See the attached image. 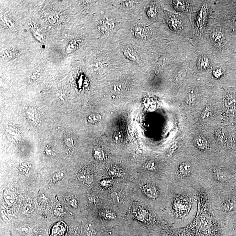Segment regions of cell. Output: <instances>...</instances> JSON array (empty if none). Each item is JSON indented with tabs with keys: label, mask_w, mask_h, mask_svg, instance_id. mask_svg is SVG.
<instances>
[{
	"label": "cell",
	"mask_w": 236,
	"mask_h": 236,
	"mask_svg": "<svg viewBox=\"0 0 236 236\" xmlns=\"http://www.w3.org/2000/svg\"><path fill=\"white\" fill-rule=\"evenodd\" d=\"M93 155L96 160L99 161L104 160L105 156V153L103 150L99 147H96L93 149Z\"/></svg>",
	"instance_id": "cell-11"
},
{
	"label": "cell",
	"mask_w": 236,
	"mask_h": 236,
	"mask_svg": "<svg viewBox=\"0 0 236 236\" xmlns=\"http://www.w3.org/2000/svg\"><path fill=\"white\" fill-rule=\"evenodd\" d=\"M109 176L112 177H120L122 176V172L121 171L116 169H110L109 171Z\"/></svg>",
	"instance_id": "cell-20"
},
{
	"label": "cell",
	"mask_w": 236,
	"mask_h": 236,
	"mask_svg": "<svg viewBox=\"0 0 236 236\" xmlns=\"http://www.w3.org/2000/svg\"><path fill=\"white\" fill-rule=\"evenodd\" d=\"M78 178L80 182L86 185H89L93 182V176L86 172H82L79 173Z\"/></svg>",
	"instance_id": "cell-9"
},
{
	"label": "cell",
	"mask_w": 236,
	"mask_h": 236,
	"mask_svg": "<svg viewBox=\"0 0 236 236\" xmlns=\"http://www.w3.org/2000/svg\"><path fill=\"white\" fill-rule=\"evenodd\" d=\"M211 38L213 43L217 47H221L223 44L224 36L223 33L220 29H216L211 34Z\"/></svg>",
	"instance_id": "cell-8"
},
{
	"label": "cell",
	"mask_w": 236,
	"mask_h": 236,
	"mask_svg": "<svg viewBox=\"0 0 236 236\" xmlns=\"http://www.w3.org/2000/svg\"><path fill=\"white\" fill-rule=\"evenodd\" d=\"M221 74V71L220 70L217 69L215 71L214 73V75L216 77H217L220 76V75Z\"/></svg>",
	"instance_id": "cell-30"
},
{
	"label": "cell",
	"mask_w": 236,
	"mask_h": 236,
	"mask_svg": "<svg viewBox=\"0 0 236 236\" xmlns=\"http://www.w3.org/2000/svg\"><path fill=\"white\" fill-rule=\"evenodd\" d=\"M130 2V1H129V2H125V3L126 4V6H127L128 7H129L130 6H131L133 5V2Z\"/></svg>",
	"instance_id": "cell-31"
},
{
	"label": "cell",
	"mask_w": 236,
	"mask_h": 236,
	"mask_svg": "<svg viewBox=\"0 0 236 236\" xmlns=\"http://www.w3.org/2000/svg\"><path fill=\"white\" fill-rule=\"evenodd\" d=\"M199 67L202 69H205L209 66V62L206 58H202L198 62Z\"/></svg>",
	"instance_id": "cell-21"
},
{
	"label": "cell",
	"mask_w": 236,
	"mask_h": 236,
	"mask_svg": "<svg viewBox=\"0 0 236 236\" xmlns=\"http://www.w3.org/2000/svg\"><path fill=\"white\" fill-rule=\"evenodd\" d=\"M65 143L67 147H72L74 145V141L70 136L67 135L65 137Z\"/></svg>",
	"instance_id": "cell-24"
},
{
	"label": "cell",
	"mask_w": 236,
	"mask_h": 236,
	"mask_svg": "<svg viewBox=\"0 0 236 236\" xmlns=\"http://www.w3.org/2000/svg\"><path fill=\"white\" fill-rule=\"evenodd\" d=\"M115 26V23L111 19H106L104 20L100 25V29L103 31H107L109 29H112Z\"/></svg>",
	"instance_id": "cell-12"
},
{
	"label": "cell",
	"mask_w": 236,
	"mask_h": 236,
	"mask_svg": "<svg viewBox=\"0 0 236 236\" xmlns=\"http://www.w3.org/2000/svg\"><path fill=\"white\" fill-rule=\"evenodd\" d=\"M4 198L5 201L9 205H12L15 201V197L12 191L6 190L4 192Z\"/></svg>",
	"instance_id": "cell-13"
},
{
	"label": "cell",
	"mask_w": 236,
	"mask_h": 236,
	"mask_svg": "<svg viewBox=\"0 0 236 236\" xmlns=\"http://www.w3.org/2000/svg\"><path fill=\"white\" fill-rule=\"evenodd\" d=\"M84 231L87 236H94L96 231L93 226L90 223H86L84 226Z\"/></svg>",
	"instance_id": "cell-19"
},
{
	"label": "cell",
	"mask_w": 236,
	"mask_h": 236,
	"mask_svg": "<svg viewBox=\"0 0 236 236\" xmlns=\"http://www.w3.org/2000/svg\"><path fill=\"white\" fill-rule=\"evenodd\" d=\"M192 166L190 163L185 162L181 163L176 170V174L179 178L188 177L192 172Z\"/></svg>",
	"instance_id": "cell-4"
},
{
	"label": "cell",
	"mask_w": 236,
	"mask_h": 236,
	"mask_svg": "<svg viewBox=\"0 0 236 236\" xmlns=\"http://www.w3.org/2000/svg\"><path fill=\"white\" fill-rule=\"evenodd\" d=\"M194 143L195 146L202 151L207 150L208 143L207 141L204 137L201 136H197L194 138Z\"/></svg>",
	"instance_id": "cell-10"
},
{
	"label": "cell",
	"mask_w": 236,
	"mask_h": 236,
	"mask_svg": "<svg viewBox=\"0 0 236 236\" xmlns=\"http://www.w3.org/2000/svg\"><path fill=\"white\" fill-rule=\"evenodd\" d=\"M169 24L171 28L174 30H179L182 27L181 23L179 20L175 18H171L169 20Z\"/></svg>",
	"instance_id": "cell-16"
},
{
	"label": "cell",
	"mask_w": 236,
	"mask_h": 236,
	"mask_svg": "<svg viewBox=\"0 0 236 236\" xmlns=\"http://www.w3.org/2000/svg\"><path fill=\"white\" fill-rule=\"evenodd\" d=\"M101 119H102V117L100 114L95 113V114L89 115L87 118V121L89 123L96 124L101 121Z\"/></svg>",
	"instance_id": "cell-18"
},
{
	"label": "cell",
	"mask_w": 236,
	"mask_h": 236,
	"mask_svg": "<svg viewBox=\"0 0 236 236\" xmlns=\"http://www.w3.org/2000/svg\"><path fill=\"white\" fill-rule=\"evenodd\" d=\"M220 209L223 212L231 213L236 211V196L229 195L223 198L220 204Z\"/></svg>",
	"instance_id": "cell-3"
},
{
	"label": "cell",
	"mask_w": 236,
	"mask_h": 236,
	"mask_svg": "<svg viewBox=\"0 0 236 236\" xmlns=\"http://www.w3.org/2000/svg\"><path fill=\"white\" fill-rule=\"evenodd\" d=\"M146 168L150 171H154L157 169V165L154 161H150L146 165Z\"/></svg>",
	"instance_id": "cell-22"
},
{
	"label": "cell",
	"mask_w": 236,
	"mask_h": 236,
	"mask_svg": "<svg viewBox=\"0 0 236 236\" xmlns=\"http://www.w3.org/2000/svg\"><path fill=\"white\" fill-rule=\"evenodd\" d=\"M135 35L136 38H143L145 37L146 32L142 26H137L134 28Z\"/></svg>",
	"instance_id": "cell-17"
},
{
	"label": "cell",
	"mask_w": 236,
	"mask_h": 236,
	"mask_svg": "<svg viewBox=\"0 0 236 236\" xmlns=\"http://www.w3.org/2000/svg\"><path fill=\"white\" fill-rule=\"evenodd\" d=\"M112 181L110 179H104L100 182L101 186L104 187H108L112 184Z\"/></svg>",
	"instance_id": "cell-25"
},
{
	"label": "cell",
	"mask_w": 236,
	"mask_h": 236,
	"mask_svg": "<svg viewBox=\"0 0 236 236\" xmlns=\"http://www.w3.org/2000/svg\"><path fill=\"white\" fill-rule=\"evenodd\" d=\"M210 109H209V108H208V107L205 108V110L203 111V112H202V118H203V119H204V118H207L208 117H209V116L210 115Z\"/></svg>",
	"instance_id": "cell-28"
},
{
	"label": "cell",
	"mask_w": 236,
	"mask_h": 236,
	"mask_svg": "<svg viewBox=\"0 0 236 236\" xmlns=\"http://www.w3.org/2000/svg\"><path fill=\"white\" fill-rule=\"evenodd\" d=\"M124 51V53H125L127 56L129 57V58L131 59L132 60H136V56L134 55V53H133L132 50H129V49H126V50H125Z\"/></svg>",
	"instance_id": "cell-26"
},
{
	"label": "cell",
	"mask_w": 236,
	"mask_h": 236,
	"mask_svg": "<svg viewBox=\"0 0 236 236\" xmlns=\"http://www.w3.org/2000/svg\"><path fill=\"white\" fill-rule=\"evenodd\" d=\"M64 207L62 205L58 204L56 207L55 209L54 210V214L56 215H59V214L61 213L63 211Z\"/></svg>",
	"instance_id": "cell-27"
},
{
	"label": "cell",
	"mask_w": 236,
	"mask_h": 236,
	"mask_svg": "<svg viewBox=\"0 0 236 236\" xmlns=\"http://www.w3.org/2000/svg\"><path fill=\"white\" fill-rule=\"evenodd\" d=\"M196 196L197 210L195 219L188 226L176 231L175 236H221L220 226L207 192L199 188Z\"/></svg>",
	"instance_id": "cell-1"
},
{
	"label": "cell",
	"mask_w": 236,
	"mask_h": 236,
	"mask_svg": "<svg viewBox=\"0 0 236 236\" xmlns=\"http://www.w3.org/2000/svg\"><path fill=\"white\" fill-rule=\"evenodd\" d=\"M111 198L113 201L117 203H121L123 200V195L120 191H114L111 193Z\"/></svg>",
	"instance_id": "cell-14"
},
{
	"label": "cell",
	"mask_w": 236,
	"mask_h": 236,
	"mask_svg": "<svg viewBox=\"0 0 236 236\" xmlns=\"http://www.w3.org/2000/svg\"><path fill=\"white\" fill-rule=\"evenodd\" d=\"M67 231L66 224L63 222H59L53 227L50 236H65Z\"/></svg>",
	"instance_id": "cell-5"
},
{
	"label": "cell",
	"mask_w": 236,
	"mask_h": 236,
	"mask_svg": "<svg viewBox=\"0 0 236 236\" xmlns=\"http://www.w3.org/2000/svg\"><path fill=\"white\" fill-rule=\"evenodd\" d=\"M177 148V146L176 145H174V146L172 147L171 148V149L169 151V155L172 156V155L175 152V151H176Z\"/></svg>",
	"instance_id": "cell-29"
},
{
	"label": "cell",
	"mask_w": 236,
	"mask_h": 236,
	"mask_svg": "<svg viewBox=\"0 0 236 236\" xmlns=\"http://www.w3.org/2000/svg\"><path fill=\"white\" fill-rule=\"evenodd\" d=\"M192 204V198L189 194L176 195L172 202V210L174 216L179 219H182L186 217L191 210Z\"/></svg>",
	"instance_id": "cell-2"
},
{
	"label": "cell",
	"mask_w": 236,
	"mask_h": 236,
	"mask_svg": "<svg viewBox=\"0 0 236 236\" xmlns=\"http://www.w3.org/2000/svg\"><path fill=\"white\" fill-rule=\"evenodd\" d=\"M143 191L147 197L151 199H156L158 198L159 193L156 186L152 184H148L143 187Z\"/></svg>",
	"instance_id": "cell-6"
},
{
	"label": "cell",
	"mask_w": 236,
	"mask_h": 236,
	"mask_svg": "<svg viewBox=\"0 0 236 236\" xmlns=\"http://www.w3.org/2000/svg\"><path fill=\"white\" fill-rule=\"evenodd\" d=\"M103 215L105 218L109 220L114 219L116 217L115 213L110 211H106L103 213Z\"/></svg>",
	"instance_id": "cell-23"
},
{
	"label": "cell",
	"mask_w": 236,
	"mask_h": 236,
	"mask_svg": "<svg viewBox=\"0 0 236 236\" xmlns=\"http://www.w3.org/2000/svg\"><path fill=\"white\" fill-rule=\"evenodd\" d=\"M207 8L206 5H205L200 9L198 12L196 20V26L198 29L202 30L203 27L206 21V15H207Z\"/></svg>",
	"instance_id": "cell-7"
},
{
	"label": "cell",
	"mask_w": 236,
	"mask_h": 236,
	"mask_svg": "<svg viewBox=\"0 0 236 236\" xmlns=\"http://www.w3.org/2000/svg\"><path fill=\"white\" fill-rule=\"evenodd\" d=\"M174 7L180 11H185L188 8V4L185 1H175L173 2Z\"/></svg>",
	"instance_id": "cell-15"
}]
</instances>
